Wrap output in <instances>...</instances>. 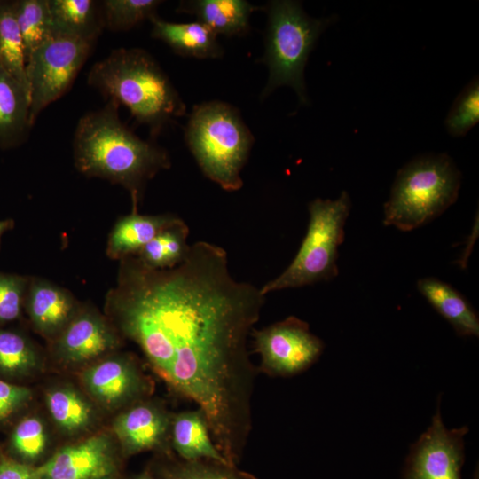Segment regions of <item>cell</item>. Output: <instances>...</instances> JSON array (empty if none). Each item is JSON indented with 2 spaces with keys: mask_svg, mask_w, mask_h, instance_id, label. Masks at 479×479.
<instances>
[{
  "mask_svg": "<svg viewBox=\"0 0 479 479\" xmlns=\"http://www.w3.org/2000/svg\"><path fill=\"white\" fill-rule=\"evenodd\" d=\"M264 302L259 287L232 276L226 251L207 241L191 245L171 269L149 268L137 256L121 260L106 299L120 331L171 389L199 406L216 446L236 466L251 429L247 338Z\"/></svg>",
  "mask_w": 479,
  "mask_h": 479,
  "instance_id": "cell-1",
  "label": "cell"
},
{
  "mask_svg": "<svg viewBox=\"0 0 479 479\" xmlns=\"http://www.w3.org/2000/svg\"><path fill=\"white\" fill-rule=\"evenodd\" d=\"M32 126L27 88L0 67V148L21 145Z\"/></svg>",
  "mask_w": 479,
  "mask_h": 479,
  "instance_id": "cell-16",
  "label": "cell"
},
{
  "mask_svg": "<svg viewBox=\"0 0 479 479\" xmlns=\"http://www.w3.org/2000/svg\"><path fill=\"white\" fill-rule=\"evenodd\" d=\"M14 4L27 61L35 50L53 35L48 0H15Z\"/></svg>",
  "mask_w": 479,
  "mask_h": 479,
  "instance_id": "cell-25",
  "label": "cell"
},
{
  "mask_svg": "<svg viewBox=\"0 0 479 479\" xmlns=\"http://www.w3.org/2000/svg\"><path fill=\"white\" fill-rule=\"evenodd\" d=\"M150 22L152 37L165 43L177 54L197 59H218L224 54L217 35L198 20L177 23L156 16Z\"/></svg>",
  "mask_w": 479,
  "mask_h": 479,
  "instance_id": "cell-17",
  "label": "cell"
},
{
  "mask_svg": "<svg viewBox=\"0 0 479 479\" xmlns=\"http://www.w3.org/2000/svg\"><path fill=\"white\" fill-rule=\"evenodd\" d=\"M0 67L27 88L24 46L14 1L0 0Z\"/></svg>",
  "mask_w": 479,
  "mask_h": 479,
  "instance_id": "cell-24",
  "label": "cell"
},
{
  "mask_svg": "<svg viewBox=\"0 0 479 479\" xmlns=\"http://www.w3.org/2000/svg\"><path fill=\"white\" fill-rule=\"evenodd\" d=\"M479 121V82L475 77L454 100L444 122L448 133L464 137Z\"/></svg>",
  "mask_w": 479,
  "mask_h": 479,
  "instance_id": "cell-30",
  "label": "cell"
},
{
  "mask_svg": "<svg viewBox=\"0 0 479 479\" xmlns=\"http://www.w3.org/2000/svg\"><path fill=\"white\" fill-rule=\"evenodd\" d=\"M88 392L106 407H118L143 390L144 381L136 365L125 357H111L94 364L82 375Z\"/></svg>",
  "mask_w": 479,
  "mask_h": 479,
  "instance_id": "cell-13",
  "label": "cell"
},
{
  "mask_svg": "<svg viewBox=\"0 0 479 479\" xmlns=\"http://www.w3.org/2000/svg\"><path fill=\"white\" fill-rule=\"evenodd\" d=\"M350 208L346 191L334 200L317 198L310 201L307 232L297 254L281 274L260 287L262 294L313 285L337 276L338 248L344 240Z\"/></svg>",
  "mask_w": 479,
  "mask_h": 479,
  "instance_id": "cell-7",
  "label": "cell"
},
{
  "mask_svg": "<svg viewBox=\"0 0 479 479\" xmlns=\"http://www.w3.org/2000/svg\"><path fill=\"white\" fill-rule=\"evenodd\" d=\"M88 84L125 106L139 125L156 137L186 114V106L158 62L139 48H119L95 63Z\"/></svg>",
  "mask_w": 479,
  "mask_h": 479,
  "instance_id": "cell-3",
  "label": "cell"
},
{
  "mask_svg": "<svg viewBox=\"0 0 479 479\" xmlns=\"http://www.w3.org/2000/svg\"><path fill=\"white\" fill-rule=\"evenodd\" d=\"M31 397L30 389L0 380V421L18 412Z\"/></svg>",
  "mask_w": 479,
  "mask_h": 479,
  "instance_id": "cell-33",
  "label": "cell"
},
{
  "mask_svg": "<svg viewBox=\"0 0 479 479\" xmlns=\"http://www.w3.org/2000/svg\"><path fill=\"white\" fill-rule=\"evenodd\" d=\"M119 339L108 323L90 310H77L56 341L59 357L69 364H81L114 349Z\"/></svg>",
  "mask_w": 479,
  "mask_h": 479,
  "instance_id": "cell-12",
  "label": "cell"
},
{
  "mask_svg": "<svg viewBox=\"0 0 479 479\" xmlns=\"http://www.w3.org/2000/svg\"><path fill=\"white\" fill-rule=\"evenodd\" d=\"M12 225V223L9 220L7 221H0V242L1 238L4 232H6L11 226Z\"/></svg>",
  "mask_w": 479,
  "mask_h": 479,
  "instance_id": "cell-35",
  "label": "cell"
},
{
  "mask_svg": "<svg viewBox=\"0 0 479 479\" xmlns=\"http://www.w3.org/2000/svg\"><path fill=\"white\" fill-rule=\"evenodd\" d=\"M170 434L173 449L181 459L229 463L216 446L206 417L200 409L183 412L171 418Z\"/></svg>",
  "mask_w": 479,
  "mask_h": 479,
  "instance_id": "cell-20",
  "label": "cell"
},
{
  "mask_svg": "<svg viewBox=\"0 0 479 479\" xmlns=\"http://www.w3.org/2000/svg\"><path fill=\"white\" fill-rule=\"evenodd\" d=\"M185 139L205 177L228 192L242 187L254 137L237 108L218 100L195 105Z\"/></svg>",
  "mask_w": 479,
  "mask_h": 479,
  "instance_id": "cell-4",
  "label": "cell"
},
{
  "mask_svg": "<svg viewBox=\"0 0 479 479\" xmlns=\"http://www.w3.org/2000/svg\"><path fill=\"white\" fill-rule=\"evenodd\" d=\"M266 12L262 62L267 66L268 80L261 98L268 97L280 86H289L296 92L299 102L307 105L305 66L320 35L334 18H312L300 2L293 0L271 1Z\"/></svg>",
  "mask_w": 479,
  "mask_h": 479,
  "instance_id": "cell-6",
  "label": "cell"
},
{
  "mask_svg": "<svg viewBox=\"0 0 479 479\" xmlns=\"http://www.w3.org/2000/svg\"><path fill=\"white\" fill-rule=\"evenodd\" d=\"M27 310L34 327L47 337H58L77 312L73 294L40 278L29 279Z\"/></svg>",
  "mask_w": 479,
  "mask_h": 479,
  "instance_id": "cell-15",
  "label": "cell"
},
{
  "mask_svg": "<svg viewBox=\"0 0 479 479\" xmlns=\"http://www.w3.org/2000/svg\"><path fill=\"white\" fill-rule=\"evenodd\" d=\"M189 227L181 218L161 230L136 255L145 266L157 270L171 269L188 255Z\"/></svg>",
  "mask_w": 479,
  "mask_h": 479,
  "instance_id": "cell-23",
  "label": "cell"
},
{
  "mask_svg": "<svg viewBox=\"0 0 479 479\" xmlns=\"http://www.w3.org/2000/svg\"><path fill=\"white\" fill-rule=\"evenodd\" d=\"M28 283L27 277L0 272V323L19 318Z\"/></svg>",
  "mask_w": 479,
  "mask_h": 479,
  "instance_id": "cell-32",
  "label": "cell"
},
{
  "mask_svg": "<svg viewBox=\"0 0 479 479\" xmlns=\"http://www.w3.org/2000/svg\"><path fill=\"white\" fill-rule=\"evenodd\" d=\"M158 475L160 479H257L235 465L210 459L171 460Z\"/></svg>",
  "mask_w": 479,
  "mask_h": 479,
  "instance_id": "cell-27",
  "label": "cell"
},
{
  "mask_svg": "<svg viewBox=\"0 0 479 479\" xmlns=\"http://www.w3.org/2000/svg\"><path fill=\"white\" fill-rule=\"evenodd\" d=\"M159 0H104L100 2L104 27L114 32L128 31L157 16Z\"/></svg>",
  "mask_w": 479,
  "mask_h": 479,
  "instance_id": "cell-28",
  "label": "cell"
},
{
  "mask_svg": "<svg viewBox=\"0 0 479 479\" xmlns=\"http://www.w3.org/2000/svg\"><path fill=\"white\" fill-rule=\"evenodd\" d=\"M256 351L263 367L271 374L293 376L314 364L324 349L323 342L309 325L295 317L253 330Z\"/></svg>",
  "mask_w": 479,
  "mask_h": 479,
  "instance_id": "cell-9",
  "label": "cell"
},
{
  "mask_svg": "<svg viewBox=\"0 0 479 479\" xmlns=\"http://www.w3.org/2000/svg\"><path fill=\"white\" fill-rule=\"evenodd\" d=\"M53 35L95 42L104 27L100 3L93 0H48Z\"/></svg>",
  "mask_w": 479,
  "mask_h": 479,
  "instance_id": "cell-22",
  "label": "cell"
},
{
  "mask_svg": "<svg viewBox=\"0 0 479 479\" xmlns=\"http://www.w3.org/2000/svg\"><path fill=\"white\" fill-rule=\"evenodd\" d=\"M119 104L108 99L100 109L80 118L74 136L75 168L88 177H99L129 191L137 211L149 180L171 166L169 153L143 140L120 119Z\"/></svg>",
  "mask_w": 479,
  "mask_h": 479,
  "instance_id": "cell-2",
  "label": "cell"
},
{
  "mask_svg": "<svg viewBox=\"0 0 479 479\" xmlns=\"http://www.w3.org/2000/svg\"><path fill=\"white\" fill-rule=\"evenodd\" d=\"M256 7L245 0L181 1L177 12L188 13L216 35L241 36L250 29V16Z\"/></svg>",
  "mask_w": 479,
  "mask_h": 479,
  "instance_id": "cell-19",
  "label": "cell"
},
{
  "mask_svg": "<svg viewBox=\"0 0 479 479\" xmlns=\"http://www.w3.org/2000/svg\"><path fill=\"white\" fill-rule=\"evenodd\" d=\"M38 479H97L119 474V459L106 435L98 434L57 451L35 466Z\"/></svg>",
  "mask_w": 479,
  "mask_h": 479,
  "instance_id": "cell-11",
  "label": "cell"
},
{
  "mask_svg": "<svg viewBox=\"0 0 479 479\" xmlns=\"http://www.w3.org/2000/svg\"><path fill=\"white\" fill-rule=\"evenodd\" d=\"M0 479H38L35 466L20 461L3 459L0 461Z\"/></svg>",
  "mask_w": 479,
  "mask_h": 479,
  "instance_id": "cell-34",
  "label": "cell"
},
{
  "mask_svg": "<svg viewBox=\"0 0 479 479\" xmlns=\"http://www.w3.org/2000/svg\"><path fill=\"white\" fill-rule=\"evenodd\" d=\"M39 357L32 343L22 334L0 330V373L23 375L32 372Z\"/></svg>",
  "mask_w": 479,
  "mask_h": 479,
  "instance_id": "cell-29",
  "label": "cell"
},
{
  "mask_svg": "<svg viewBox=\"0 0 479 479\" xmlns=\"http://www.w3.org/2000/svg\"><path fill=\"white\" fill-rule=\"evenodd\" d=\"M11 443L22 462L32 466L46 449L47 433L43 423L36 417L23 419L13 429Z\"/></svg>",
  "mask_w": 479,
  "mask_h": 479,
  "instance_id": "cell-31",
  "label": "cell"
},
{
  "mask_svg": "<svg viewBox=\"0 0 479 479\" xmlns=\"http://www.w3.org/2000/svg\"><path fill=\"white\" fill-rule=\"evenodd\" d=\"M132 479H160V478L154 476L152 473L146 471L134 476Z\"/></svg>",
  "mask_w": 479,
  "mask_h": 479,
  "instance_id": "cell-36",
  "label": "cell"
},
{
  "mask_svg": "<svg viewBox=\"0 0 479 479\" xmlns=\"http://www.w3.org/2000/svg\"><path fill=\"white\" fill-rule=\"evenodd\" d=\"M467 432L466 426L446 428L438 404L430 426L410 448L404 479H461Z\"/></svg>",
  "mask_w": 479,
  "mask_h": 479,
  "instance_id": "cell-10",
  "label": "cell"
},
{
  "mask_svg": "<svg viewBox=\"0 0 479 479\" xmlns=\"http://www.w3.org/2000/svg\"><path fill=\"white\" fill-rule=\"evenodd\" d=\"M460 185L461 173L448 154L412 160L396 176L383 205V224L403 232L427 224L456 201Z\"/></svg>",
  "mask_w": 479,
  "mask_h": 479,
  "instance_id": "cell-5",
  "label": "cell"
},
{
  "mask_svg": "<svg viewBox=\"0 0 479 479\" xmlns=\"http://www.w3.org/2000/svg\"><path fill=\"white\" fill-rule=\"evenodd\" d=\"M171 419L151 404H140L119 414L113 423L121 452L131 456L160 447Z\"/></svg>",
  "mask_w": 479,
  "mask_h": 479,
  "instance_id": "cell-14",
  "label": "cell"
},
{
  "mask_svg": "<svg viewBox=\"0 0 479 479\" xmlns=\"http://www.w3.org/2000/svg\"><path fill=\"white\" fill-rule=\"evenodd\" d=\"M95 42L53 35L26 61V80L30 99V122L71 88L90 55Z\"/></svg>",
  "mask_w": 479,
  "mask_h": 479,
  "instance_id": "cell-8",
  "label": "cell"
},
{
  "mask_svg": "<svg viewBox=\"0 0 479 479\" xmlns=\"http://www.w3.org/2000/svg\"><path fill=\"white\" fill-rule=\"evenodd\" d=\"M417 288L460 336L479 335V318L468 301L451 285L434 277L418 280Z\"/></svg>",
  "mask_w": 479,
  "mask_h": 479,
  "instance_id": "cell-21",
  "label": "cell"
},
{
  "mask_svg": "<svg viewBox=\"0 0 479 479\" xmlns=\"http://www.w3.org/2000/svg\"><path fill=\"white\" fill-rule=\"evenodd\" d=\"M178 216L172 214L142 215L137 211L122 216L112 228L106 255L113 260L136 256L161 230Z\"/></svg>",
  "mask_w": 479,
  "mask_h": 479,
  "instance_id": "cell-18",
  "label": "cell"
},
{
  "mask_svg": "<svg viewBox=\"0 0 479 479\" xmlns=\"http://www.w3.org/2000/svg\"><path fill=\"white\" fill-rule=\"evenodd\" d=\"M46 404L52 420L67 432L83 430L92 420L91 405L72 389L59 388L49 391Z\"/></svg>",
  "mask_w": 479,
  "mask_h": 479,
  "instance_id": "cell-26",
  "label": "cell"
},
{
  "mask_svg": "<svg viewBox=\"0 0 479 479\" xmlns=\"http://www.w3.org/2000/svg\"><path fill=\"white\" fill-rule=\"evenodd\" d=\"M97 479H120L118 475H107Z\"/></svg>",
  "mask_w": 479,
  "mask_h": 479,
  "instance_id": "cell-37",
  "label": "cell"
}]
</instances>
